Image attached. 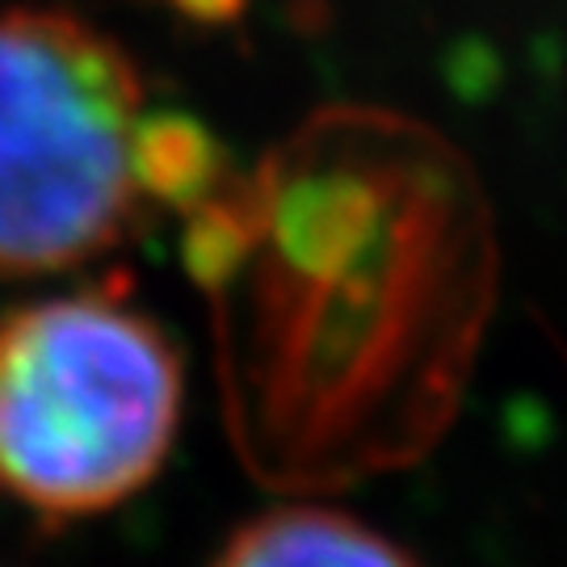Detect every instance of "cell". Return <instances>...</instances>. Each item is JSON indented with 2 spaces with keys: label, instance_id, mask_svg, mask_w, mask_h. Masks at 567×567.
I'll return each mask as SVG.
<instances>
[{
  "label": "cell",
  "instance_id": "cell-4",
  "mask_svg": "<svg viewBox=\"0 0 567 567\" xmlns=\"http://www.w3.org/2000/svg\"><path fill=\"white\" fill-rule=\"evenodd\" d=\"M215 567H421L365 522L324 505H282L244 522Z\"/></svg>",
  "mask_w": 567,
  "mask_h": 567
},
{
  "label": "cell",
  "instance_id": "cell-6",
  "mask_svg": "<svg viewBox=\"0 0 567 567\" xmlns=\"http://www.w3.org/2000/svg\"><path fill=\"white\" fill-rule=\"evenodd\" d=\"M164 4L198 30H227L248 13L252 0H164Z\"/></svg>",
  "mask_w": 567,
  "mask_h": 567
},
{
  "label": "cell",
  "instance_id": "cell-5",
  "mask_svg": "<svg viewBox=\"0 0 567 567\" xmlns=\"http://www.w3.org/2000/svg\"><path fill=\"white\" fill-rule=\"evenodd\" d=\"M131 173L143 206L185 215L236 177L227 143L185 110H143L131 143Z\"/></svg>",
  "mask_w": 567,
  "mask_h": 567
},
{
  "label": "cell",
  "instance_id": "cell-3",
  "mask_svg": "<svg viewBox=\"0 0 567 567\" xmlns=\"http://www.w3.org/2000/svg\"><path fill=\"white\" fill-rule=\"evenodd\" d=\"M143 81L72 9L0 13V278L60 274L126 240Z\"/></svg>",
  "mask_w": 567,
  "mask_h": 567
},
{
  "label": "cell",
  "instance_id": "cell-1",
  "mask_svg": "<svg viewBox=\"0 0 567 567\" xmlns=\"http://www.w3.org/2000/svg\"><path fill=\"white\" fill-rule=\"evenodd\" d=\"M496 240L480 177L429 126L324 110L248 173V231L206 290L227 429L274 487L416 463L484 337Z\"/></svg>",
  "mask_w": 567,
  "mask_h": 567
},
{
  "label": "cell",
  "instance_id": "cell-2",
  "mask_svg": "<svg viewBox=\"0 0 567 567\" xmlns=\"http://www.w3.org/2000/svg\"><path fill=\"white\" fill-rule=\"evenodd\" d=\"M173 337L110 286L0 316V492L42 522L140 496L182 425Z\"/></svg>",
  "mask_w": 567,
  "mask_h": 567
}]
</instances>
